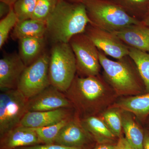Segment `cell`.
Returning <instances> with one entry per match:
<instances>
[{
    "label": "cell",
    "instance_id": "cell-1",
    "mask_svg": "<svg viewBox=\"0 0 149 149\" xmlns=\"http://www.w3.org/2000/svg\"><path fill=\"white\" fill-rule=\"evenodd\" d=\"M91 23L83 3L58 0L46 21L47 35L53 44L69 43L74 35L84 33Z\"/></svg>",
    "mask_w": 149,
    "mask_h": 149
},
{
    "label": "cell",
    "instance_id": "cell-2",
    "mask_svg": "<svg viewBox=\"0 0 149 149\" xmlns=\"http://www.w3.org/2000/svg\"><path fill=\"white\" fill-rule=\"evenodd\" d=\"M91 24L100 29L113 32L141 20L128 14L113 0H81Z\"/></svg>",
    "mask_w": 149,
    "mask_h": 149
},
{
    "label": "cell",
    "instance_id": "cell-3",
    "mask_svg": "<svg viewBox=\"0 0 149 149\" xmlns=\"http://www.w3.org/2000/svg\"><path fill=\"white\" fill-rule=\"evenodd\" d=\"M76 59L69 43L53 44L49 62L51 85L65 93L76 76Z\"/></svg>",
    "mask_w": 149,
    "mask_h": 149
},
{
    "label": "cell",
    "instance_id": "cell-4",
    "mask_svg": "<svg viewBox=\"0 0 149 149\" xmlns=\"http://www.w3.org/2000/svg\"><path fill=\"white\" fill-rule=\"evenodd\" d=\"M97 76H75L65 93L73 106L86 113L93 110L105 91L103 84Z\"/></svg>",
    "mask_w": 149,
    "mask_h": 149
},
{
    "label": "cell",
    "instance_id": "cell-5",
    "mask_svg": "<svg viewBox=\"0 0 149 149\" xmlns=\"http://www.w3.org/2000/svg\"><path fill=\"white\" fill-rule=\"evenodd\" d=\"M28 99L17 89L1 91L0 136L19 125L28 112Z\"/></svg>",
    "mask_w": 149,
    "mask_h": 149
},
{
    "label": "cell",
    "instance_id": "cell-6",
    "mask_svg": "<svg viewBox=\"0 0 149 149\" xmlns=\"http://www.w3.org/2000/svg\"><path fill=\"white\" fill-rule=\"evenodd\" d=\"M99 52L101 66L107 80L115 90L123 94L138 92L139 84L133 71L125 61L126 57L114 61L109 58L101 51Z\"/></svg>",
    "mask_w": 149,
    "mask_h": 149
},
{
    "label": "cell",
    "instance_id": "cell-7",
    "mask_svg": "<svg viewBox=\"0 0 149 149\" xmlns=\"http://www.w3.org/2000/svg\"><path fill=\"white\" fill-rule=\"evenodd\" d=\"M49 62V54L45 52L23 71L17 89L28 100L51 85Z\"/></svg>",
    "mask_w": 149,
    "mask_h": 149
},
{
    "label": "cell",
    "instance_id": "cell-8",
    "mask_svg": "<svg viewBox=\"0 0 149 149\" xmlns=\"http://www.w3.org/2000/svg\"><path fill=\"white\" fill-rule=\"evenodd\" d=\"M69 44L76 59L77 72L82 77L98 75L101 67L99 50L85 33L74 35Z\"/></svg>",
    "mask_w": 149,
    "mask_h": 149
},
{
    "label": "cell",
    "instance_id": "cell-9",
    "mask_svg": "<svg viewBox=\"0 0 149 149\" xmlns=\"http://www.w3.org/2000/svg\"><path fill=\"white\" fill-rule=\"evenodd\" d=\"M84 33L98 49L106 55L118 60L128 56L129 47L112 32L89 23Z\"/></svg>",
    "mask_w": 149,
    "mask_h": 149
},
{
    "label": "cell",
    "instance_id": "cell-10",
    "mask_svg": "<svg viewBox=\"0 0 149 149\" xmlns=\"http://www.w3.org/2000/svg\"><path fill=\"white\" fill-rule=\"evenodd\" d=\"M73 106L65 93L52 85L28 100V111H42Z\"/></svg>",
    "mask_w": 149,
    "mask_h": 149
},
{
    "label": "cell",
    "instance_id": "cell-11",
    "mask_svg": "<svg viewBox=\"0 0 149 149\" xmlns=\"http://www.w3.org/2000/svg\"><path fill=\"white\" fill-rule=\"evenodd\" d=\"M26 66L18 53L6 54L0 60L1 91L17 89Z\"/></svg>",
    "mask_w": 149,
    "mask_h": 149
},
{
    "label": "cell",
    "instance_id": "cell-12",
    "mask_svg": "<svg viewBox=\"0 0 149 149\" xmlns=\"http://www.w3.org/2000/svg\"><path fill=\"white\" fill-rule=\"evenodd\" d=\"M91 137L81 122L72 117L62 128L54 143L67 147L82 148L91 141Z\"/></svg>",
    "mask_w": 149,
    "mask_h": 149
},
{
    "label": "cell",
    "instance_id": "cell-13",
    "mask_svg": "<svg viewBox=\"0 0 149 149\" xmlns=\"http://www.w3.org/2000/svg\"><path fill=\"white\" fill-rule=\"evenodd\" d=\"M72 116L71 108H61L48 111H28L19 125L30 128H41L53 125Z\"/></svg>",
    "mask_w": 149,
    "mask_h": 149
},
{
    "label": "cell",
    "instance_id": "cell-14",
    "mask_svg": "<svg viewBox=\"0 0 149 149\" xmlns=\"http://www.w3.org/2000/svg\"><path fill=\"white\" fill-rule=\"evenodd\" d=\"M112 33L128 47L149 52V28L141 22Z\"/></svg>",
    "mask_w": 149,
    "mask_h": 149
},
{
    "label": "cell",
    "instance_id": "cell-15",
    "mask_svg": "<svg viewBox=\"0 0 149 149\" xmlns=\"http://www.w3.org/2000/svg\"><path fill=\"white\" fill-rule=\"evenodd\" d=\"M41 143L33 128L19 125L1 137V149H15Z\"/></svg>",
    "mask_w": 149,
    "mask_h": 149
},
{
    "label": "cell",
    "instance_id": "cell-16",
    "mask_svg": "<svg viewBox=\"0 0 149 149\" xmlns=\"http://www.w3.org/2000/svg\"><path fill=\"white\" fill-rule=\"evenodd\" d=\"M18 41V54L26 66L37 60L45 52V37H26Z\"/></svg>",
    "mask_w": 149,
    "mask_h": 149
},
{
    "label": "cell",
    "instance_id": "cell-17",
    "mask_svg": "<svg viewBox=\"0 0 149 149\" xmlns=\"http://www.w3.org/2000/svg\"><path fill=\"white\" fill-rule=\"evenodd\" d=\"M46 22L31 18L18 22L11 33L13 40L26 37H45L47 35Z\"/></svg>",
    "mask_w": 149,
    "mask_h": 149
},
{
    "label": "cell",
    "instance_id": "cell-18",
    "mask_svg": "<svg viewBox=\"0 0 149 149\" xmlns=\"http://www.w3.org/2000/svg\"><path fill=\"white\" fill-rule=\"evenodd\" d=\"M81 122L91 136L101 143H109L116 137L105 122L99 118L88 116Z\"/></svg>",
    "mask_w": 149,
    "mask_h": 149
},
{
    "label": "cell",
    "instance_id": "cell-19",
    "mask_svg": "<svg viewBox=\"0 0 149 149\" xmlns=\"http://www.w3.org/2000/svg\"><path fill=\"white\" fill-rule=\"evenodd\" d=\"M121 117L125 139L133 149H144V133L130 116L123 114Z\"/></svg>",
    "mask_w": 149,
    "mask_h": 149
},
{
    "label": "cell",
    "instance_id": "cell-20",
    "mask_svg": "<svg viewBox=\"0 0 149 149\" xmlns=\"http://www.w3.org/2000/svg\"><path fill=\"white\" fill-rule=\"evenodd\" d=\"M118 106L138 116H146L149 114V93L123 99L119 102Z\"/></svg>",
    "mask_w": 149,
    "mask_h": 149
},
{
    "label": "cell",
    "instance_id": "cell-21",
    "mask_svg": "<svg viewBox=\"0 0 149 149\" xmlns=\"http://www.w3.org/2000/svg\"><path fill=\"white\" fill-rule=\"evenodd\" d=\"M128 56L133 61L149 93V53L129 47Z\"/></svg>",
    "mask_w": 149,
    "mask_h": 149
},
{
    "label": "cell",
    "instance_id": "cell-22",
    "mask_svg": "<svg viewBox=\"0 0 149 149\" xmlns=\"http://www.w3.org/2000/svg\"><path fill=\"white\" fill-rule=\"evenodd\" d=\"M128 14L141 20L149 7V0H113Z\"/></svg>",
    "mask_w": 149,
    "mask_h": 149
},
{
    "label": "cell",
    "instance_id": "cell-23",
    "mask_svg": "<svg viewBox=\"0 0 149 149\" xmlns=\"http://www.w3.org/2000/svg\"><path fill=\"white\" fill-rule=\"evenodd\" d=\"M72 117L73 116H72L68 118L53 125L41 128H32L37 133L42 143H54L56 138L62 128Z\"/></svg>",
    "mask_w": 149,
    "mask_h": 149
},
{
    "label": "cell",
    "instance_id": "cell-24",
    "mask_svg": "<svg viewBox=\"0 0 149 149\" xmlns=\"http://www.w3.org/2000/svg\"><path fill=\"white\" fill-rule=\"evenodd\" d=\"M37 0H17L13 6L18 22L32 18Z\"/></svg>",
    "mask_w": 149,
    "mask_h": 149
},
{
    "label": "cell",
    "instance_id": "cell-25",
    "mask_svg": "<svg viewBox=\"0 0 149 149\" xmlns=\"http://www.w3.org/2000/svg\"><path fill=\"white\" fill-rule=\"evenodd\" d=\"M18 19L12 7L7 15L0 21V49L6 42L9 35L18 22Z\"/></svg>",
    "mask_w": 149,
    "mask_h": 149
},
{
    "label": "cell",
    "instance_id": "cell-26",
    "mask_svg": "<svg viewBox=\"0 0 149 149\" xmlns=\"http://www.w3.org/2000/svg\"><path fill=\"white\" fill-rule=\"evenodd\" d=\"M58 0H37L32 18L47 21L55 8Z\"/></svg>",
    "mask_w": 149,
    "mask_h": 149
},
{
    "label": "cell",
    "instance_id": "cell-27",
    "mask_svg": "<svg viewBox=\"0 0 149 149\" xmlns=\"http://www.w3.org/2000/svg\"><path fill=\"white\" fill-rule=\"evenodd\" d=\"M104 121L116 137L120 138L122 131L121 115L117 111L110 110L103 114Z\"/></svg>",
    "mask_w": 149,
    "mask_h": 149
},
{
    "label": "cell",
    "instance_id": "cell-28",
    "mask_svg": "<svg viewBox=\"0 0 149 149\" xmlns=\"http://www.w3.org/2000/svg\"><path fill=\"white\" fill-rule=\"evenodd\" d=\"M15 149H82L78 147H70L55 143L36 145L29 146L21 147Z\"/></svg>",
    "mask_w": 149,
    "mask_h": 149
},
{
    "label": "cell",
    "instance_id": "cell-29",
    "mask_svg": "<svg viewBox=\"0 0 149 149\" xmlns=\"http://www.w3.org/2000/svg\"><path fill=\"white\" fill-rule=\"evenodd\" d=\"M13 6L7 3L1 1L0 2V17L1 19L7 15L12 8Z\"/></svg>",
    "mask_w": 149,
    "mask_h": 149
},
{
    "label": "cell",
    "instance_id": "cell-30",
    "mask_svg": "<svg viewBox=\"0 0 149 149\" xmlns=\"http://www.w3.org/2000/svg\"><path fill=\"white\" fill-rule=\"evenodd\" d=\"M115 149H133L125 138L120 137L117 143L116 144Z\"/></svg>",
    "mask_w": 149,
    "mask_h": 149
},
{
    "label": "cell",
    "instance_id": "cell-31",
    "mask_svg": "<svg viewBox=\"0 0 149 149\" xmlns=\"http://www.w3.org/2000/svg\"><path fill=\"white\" fill-rule=\"evenodd\" d=\"M116 146V144L113 145L109 143H101L93 149H115Z\"/></svg>",
    "mask_w": 149,
    "mask_h": 149
},
{
    "label": "cell",
    "instance_id": "cell-32",
    "mask_svg": "<svg viewBox=\"0 0 149 149\" xmlns=\"http://www.w3.org/2000/svg\"><path fill=\"white\" fill-rule=\"evenodd\" d=\"M141 23L149 28V7L143 18L141 19Z\"/></svg>",
    "mask_w": 149,
    "mask_h": 149
},
{
    "label": "cell",
    "instance_id": "cell-33",
    "mask_svg": "<svg viewBox=\"0 0 149 149\" xmlns=\"http://www.w3.org/2000/svg\"><path fill=\"white\" fill-rule=\"evenodd\" d=\"M144 149H149V131L144 133Z\"/></svg>",
    "mask_w": 149,
    "mask_h": 149
},
{
    "label": "cell",
    "instance_id": "cell-34",
    "mask_svg": "<svg viewBox=\"0 0 149 149\" xmlns=\"http://www.w3.org/2000/svg\"><path fill=\"white\" fill-rule=\"evenodd\" d=\"M17 0H0L1 1L7 3L8 4L12 6H13V4Z\"/></svg>",
    "mask_w": 149,
    "mask_h": 149
},
{
    "label": "cell",
    "instance_id": "cell-35",
    "mask_svg": "<svg viewBox=\"0 0 149 149\" xmlns=\"http://www.w3.org/2000/svg\"><path fill=\"white\" fill-rule=\"evenodd\" d=\"M66 1L72 2H80L81 0H66Z\"/></svg>",
    "mask_w": 149,
    "mask_h": 149
}]
</instances>
